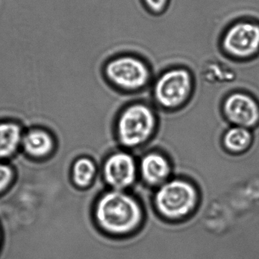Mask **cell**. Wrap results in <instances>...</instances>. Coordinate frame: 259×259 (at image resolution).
<instances>
[{
  "instance_id": "obj_1",
  "label": "cell",
  "mask_w": 259,
  "mask_h": 259,
  "mask_svg": "<svg viewBox=\"0 0 259 259\" xmlns=\"http://www.w3.org/2000/svg\"><path fill=\"white\" fill-rule=\"evenodd\" d=\"M93 216L97 228L114 238L133 235L144 221L139 202L123 190L103 192L94 204Z\"/></svg>"
},
{
  "instance_id": "obj_2",
  "label": "cell",
  "mask_w": 259,
  "mask_h": 259,
  "mask_svg": "<svg viewBox=\"0 0 259 259\" xmlns=\"http://www.w3.org/2000/svg\"><path fill=\"white\" fill-rule=\"evenodd\" d=\"M197 202V192L194 187L182 180H173L163 184L155 197L158 214L172 222L187 219L193 214Z\"/></svg>"
},
{
  "instance_id": "obj_3",
  "label": "cell",
  "mask_w": 259,
  "mask_h": 259,
  "mask_svg": "<svg viewBox=\"0 0 259 259\" xmlns=\"http://www.w3.org/2000/svg\"><path fill=\"white\" fill-rule=\"evenodd\" d=\"M155 126L152 111L144 105H133L120 115L117 122V136L122 145L134 147L144 143L151 137Z\"/></svg>"
},
{
  "instance_id": "obj_4",
  "label": "cell",
  "mask_w": 259,
  "mask_h": 259,
  "mask_svg": "<svg viewBox=\"0 0 259 259\" xmlns=\"http://www.w3.org/2000/svg\"><path fill=\"white\" fill-rule=\"evenodd\" d=\"M103 74L108 81L124 90H137L149 81V71L145 64L132 56L111 59L105 65Z\"/></svg>"
},
{
  "instance_id": "obj_5",
  "label": "cell",
  "mask_w": 259,
  "mask_h": 259,
  "mask_svg": "<svg viewBox=\"0 0 259 259\" xmlns=\"http://www.w3.org/2000/svg\"><path fill=\"white\" fill-rule=\"evenodd\" d=\"M191 86V77L187 70H170L164 73L157 81L155 97L164 107H176L187 100Z\"/></svg>"
},
{
  "instance_id": "obj_6",
  "label": "cell",
  "mask_w": 259,
  "mask_h": 259,
  "mask_svg": "<svg viewBox=\"0 0 259 259\" xmlns=\"http://www.w3.org/2000/svg\"><path fill=\"white\" fill-rule=\"evenodd\" d=\"M226 53L240 59L253 56L259 50V26L239 22L228 29L223 39Z\"/></svg>"
},
{
  "instance_id": "obj_7",
  "label": "cell",
  "mask_w": 259,
  "mask_h": 259,
  "mask_svg": "<svg viewBox=\"0 0 259 259\" xmlns=\"http://www.w3.org/2000/svg\"><path fill=\"white\" fill-rule=\"evenodd\" d=\"M100 173L108 187L113 190H124L130 187L135 181L136 175L135 161L126 152H115L105 158Z\"/></svg>"
},
{
  "instance_id": "obj_8",
  "label": "cell",
  "mask_w": 259,
  "mask_h": 259,
  "mask_svg": "<svg viewBox=\"0 0 259 259\" xmlns=\"http://www.w3.org/2000/svg\"><path fill=\"white\" fill-rule=\"evenodd\" d=\"M224 109L227 118L237 126L248 128L258 122V105L246 94L230 96L225 101Z\"/></svg>"
},
{
  "instance_id": "obj_9",
  "label": "cell",
  "mask_w": 259,
  "mask_h": 259,
  "mask_svg": "<svg viewBox=\"0 0 259 259\" xmlns=\"http://www.w3.org/2000/svg\"><path fill=\"white\" fill-rule=\"evenodd\" d=\"M56 149L54 136L44 128L32 127L24 131L21 150L27 156L43 159L52 155Z\"/></svg>"
},
{
  "instance_id": "obj_10",
  "label": "cell",
  "mask_w": 259,
  "mask_h": 259,
  "mask_svg": "<svg viewBox=\"0 0 259 259\" xmlns=\"http://www.w3.org/2000/svg\"><path fill=\"white\" fill-rule=\"evenodd\" d=\"M25 129L19 123L0 121V161H8L21 150Z\"/></svg>"
},
{
  "instance_id": "obj_11",
  "label": "cell",
  "mask_w": 259,
  "mask_h": 259,
  "mask_svg": "<svg viewBox=\"0 0 259 259\" xmlns=\"http://www.w3.org/2000/svg\"><path fill=\"white\" fill-rule=\"evenodd\" d=\"M141 173L146 183L152 186L159 185L170 175V165L163 155L147 154L141 160Z\"/></svg>"
},
{
  "instance_id": "obj_12",
  "label": "cell",
  "mask_w": 259,
  "mask_h": 259,
  "mask_svg": "<svg viewBox=\"0 0 259 259\" xmlns=\"http://www.w3.org/2000/svg\"><path fill=\"white\" fill-rule=\"evenodd\" d=\"M100 170L92 158L88 156L79 157L71 165V181L79 188H88L95 181Z\"/></svg>"
},
{
  "instance_id": "obj_13",
  "label": "cell",
  "mask_w": 259,
  "mask_h": 259,
  "mask_svg": "<svg viewBox=\"0 0 259 259\" xmlns=\"http://www.w3.org/2000/svg\"><path fill=\"white\" fill-rule=\"evenodd\" d=\"M252 142V134L246 127L236 126L228 130L224 143L227 149L233 152H241L249 147Z\"/></svg>"
},
{
  "instance_id": "obj_14",
  "label": "cell",
  "mask_w": 259,
  "mask_h": 259,
  "mask_svg": "<svg viewBox=\"0 0 259 259\" xmlns=\"http://www.w3.org/2000/svg\"><path fill=\"white\" fill-rule=\"evenodd\" d=\"M15 179V170L9 161H0V194L8 190Z\"/></svg>"
},
{
  "instance_id": "obj_15",
  "label": "cell",
  "mask_w": 259,
  "mask_h": 259,
  "mask_svg": "<svg viewBox=\"0 0 259 259\" xmlns=\"http://www.w3.org/2000/svg\"><path fill=\"white\" fill-rule=\"evenodd\" d=\"M146 6L155 13L162 12L167 7L168 0H144Z\"/></svg>"
},
{
  "instance_id": "obj_16",
  "label": "cell",
  "mask_w": 259,
  "mask_h": 259,
  "mask_svg": "<svg viewBox=\"0 0 259 259\" xmlns=\"http://www.w3.org/2000/svg\"><path fill=\"white\" fill-rule=\"evenodd\" d=\"M3 231H2L1 226H0V250H1L2 245H3Z\"/></svg>"
}]
</instances>
